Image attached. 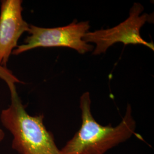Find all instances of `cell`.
<instances>
[{
	"label": "cell",
	"instance_id": "cell-2",
	"mask_svg": "<svg viewBox=\"0 0 154 154\" xmlns=\"http://www.w3.org/2000/svg\"><path fill=\"white\" fill-rule=\"evenodd\" d=\"M11 97V103L1 111L0 120L12 135V149L20 154H62L45 126L44 116L29 115L17 92Z\"/></svg>",
	"mask_w": 154,
	"mask_h": 154
},
{
	"label": "cell",
	"instance_id": "cell-4",
	"mask_svg": "<svg viewBox=\"0 0 154 154\" xmlns=\"http://www.w3.org/2000/svg\"><path fill=\"white\" fill-rule=\"evenodd\" d=\"M143 11V6L135 3L130 11V16L124 22L110 29L88 32L83 40L87 43L93 42L97 45L94 51L95 55L104 53L110 46L118 42L125 45H143L154 50V44L144 41L140 34V28L149 18L147 14L140 15Z\"/></svg>",
	"mask_w": 154,
	"mask_h": 154
},
{
	"label": "cell",
	"instance_id": "cell-3",
	"mask_svg": "<svg viewBox=\"0 0 154 154\" xmlns=\"http://www.w3.org/2000/svg\"><path fill=\"white\" fill-rule=\"evenodd\" d=\"M90 28L88 21H74L65 26L54 28H40L30 25L29 35L23 44L18 45L12 54L19 55L38 48L66 47L85 54L91 51L93 46L83 40Z\"/></svg>",
	"mask_w": 154,
	"mask_h": 154
},
{
	"label": "cell",
	"instance_id": "cell-5",
	"mask_svg": "<svg viewBox=\"0 0 154 154\" xmlns=\"http://www.w3.org/2000/svg\"><path fill=\"white\" fill-rule=\"evenodd\" d=\"M21 0H2L0 9V66L6 67L19 39L30 25L22 17Z\"/></svg>",
	"mask_w": 154,
	"mask_h": 154
},
{
	"label": "cell",
	"instance_id": "cell-7",
	"mask_svg": "<svg viewBox=\"0 0 154 154\" xmlns=\"http://www.w3.org/2000/svg\"><path fill=\"white\" fill-rule=\"evenodd\" d=\"M5 137V132H4V131L2 129L0 128V143L4 140Z\"/></svg>",
	"mask_w": 154,
	"mask_h": 154
},
{
	"label": "cell",
	"instance_id": "cell-6",
	"mask_svg": "<svg viewBox=\"0 0 154 154\" xmlns=\"http://www.w3.org/2000/svg\"><path fill=\"white\" fill-rule=\"evenodd\" d=\"M0 78L6 83L9 88L11 94L17 92L15 85L16 83H22L15 75H14L11 70L6 67L1 66H0Z\"/></svg>",
	"mask_w": 154,
	"mask_h": 154
},
{
	"label": "cell",
	"instance_id": "cell-1",
	"mask_svg": "<svg viewBox=\"0 0 154 154\" xmlns=\"http://www.w3.org/2000/svg\"><path fill=\"white\" fill-rule=\"evenodd\" d=\"M90 94H83L79 101L82 124L79 130L61 149L62 154H105L126 142L135 134L136 122L130 105L121 122L116 127L103 126L95 121L91 111Z\"/></svg>",
	"mask_w": 154,
	"mask_h": 154
}]
</instances>
